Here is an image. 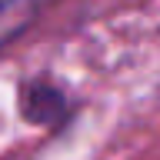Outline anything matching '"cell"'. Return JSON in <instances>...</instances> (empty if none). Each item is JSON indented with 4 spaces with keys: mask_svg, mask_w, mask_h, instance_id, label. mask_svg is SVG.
<instances>
[{
    "mask_svg": "<svg viewBox=\"0 0 160 160\" xmlns=\"http://www.w3.org/2000/svg\"><path fill=\"white\" fill-rule=\"evenodd\" d=\"M20 113L23 120L30 123H40V127H50V123H57L63 113H67V100L60 93L57 87H50V83H27V87L20 90Z\"/></svg>",
    "mask_w": 160,
    "mask_h": 160,
    "instance_id": "obj_1",
    "label": "cell"
},
{
    "mask_svg": "<svg viewBox=\"0 0 160 160\" xmlns=\"http://www.w3.org/2000/svg\"><path fill=\"white\" fill-rule=\"evenodd\" d=\"M30 20L27 0H0V47L7 43L13 33H20V27Z\"/></svg>",
    "mask_w": 160,
    "mask_h": 160,
    "instance_id": "obj_2",
    "label": "cell"
}]
</instances>
